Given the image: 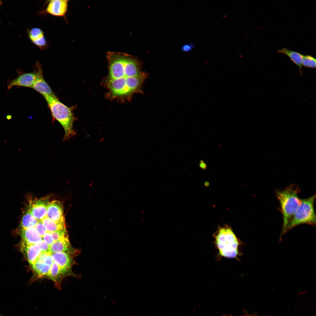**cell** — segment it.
I'll list each match as a JSON object with an SVG mask.
<instances>
[{
  "instance_id": "cell-10",
  "label": "cell",
  "mask_w": 316,
  "mask_h": 316,
  "mask_svg": "<svg viewBox=\"0 0 316 316\" xmlns=\"http://www.w3.org/2000/svg\"><path fill=\"white\" fill-rule=\"evenodd\" d=\"M36 76V71L22 74L9 83L8 86V88L10 89L16 86L32 88L35 80Z\"/></svg>"
},
{
  "instance_id": "cell-13",
  "label": "cell",
  "mask_w": 316,
  "mask_h": 316,
  "mask_svg": "<svg viewBox=\"0 0 316 316\" xmlns=\"http://www.w3.org/2000/svg\"><path fill=\"white\" fill-rule=\"evenodd\" d=\"M21 234L22 242L27 244H38L42 241L35 227L22 229Z\"/></svg>"
},
{
  "instance_id": "cell-6",
  "label": "cell",
  "mask_w": 316,
  "mask_h": 316,
  "mask_svg": "<svg viewBox=\"0 0 316 316\" xmlns=\"http://www.w3.org/2000/svg\"><path fill=\"white\" fill-rule=\"evenodd\" d=\"M68 0H51L48 1L44 13L56 17H64L67 11Z\"/></svg>"
},
{
  "instance_id": "cell-23",
  "label": "cell",
  "mask_w": 316,
  "mask_h": 316,
  "mask_svg": "<svg viewBox=\"0 0 316 316\" xmlns=\"http://www.w3.org/2000/svg\"><path fill=\"white\" fill-rule=\"evenodd\" d=\"M35 228L37 233L42 238L47 232L46 228L42 221H38Z\"/></svg>"
},
{
  "instance_id": "cell-1",
  "label": "cell",
  "mask_w": 316,
  "mask_h": 316,
  "mask_svg": "<svg viewBox=\"0 0 316 316\" xmlns=\"http://www.w3.org/2000/svg\"><path fill=\"white\" fill-rule=\"evenodd\" d=\"M108 74L102 80L107 90L105 98L121 103L131 100L142 88L147 74L142 71V63L135 56L118 52L108 51Z\"/></svg>"
},
{
  "instance_id": "cell-20",
  "label": "cell",
  "mask_w": 316,
  "mask_h": 316,
  "mask_svg": "<svg viewBox=\"0 0 316 316\" xmlns=\"http://www.w3.org/2000/svg\"><path fill=\"white\" fill-rule=\"evenodd\" d=\"M51 266L37 260L32 265L33 269L40 277L47 275L50 269Z\"/></svg>"
},
{
  "instance_id": "cell-27",
  "label": "cell",
  "mask_w": 316,
  "mask_h": 316,
  "mask_svg": "<svg viewBox=\"0 0 316 316\" xmlns=\"http://www.w3.org/2000/svg\"><path fill=\"white\" fill-rule=\"evenodd\" d=\"M194 47L195 45L192 44H185L182 47L181 49L184 52H189L191 51Z\"/></svg>"
},
{
  "instance_id": "cell-25",
  "label": "cell",
  "mask_w": 316,
  "mask_h": 316,
  "mask_svg": "<svg viewBox=\"0 0 316 316\" xmlns=\"http://www.w3.org/2000/svg\"><path fill=\"white\" fill-rule=\"evenodd\" d=\"M42 238L43 241L50 246L54 242L52 237L51 233L50 232H47Z\"/></svg>"
},
{
  "instance_id": "cell-29",
  "label": "cell",
  "mask_w": 316,
  "mask_h": 316,
  "mask_svg": "<svg viewBox=\"0 0 316 316\" xmlns=\"http://www.w3.org/2000/svg\"><path fill=\"white\" fill-rule=\"evenodd\" d=\"M1 3V2H0V3Z\"/></svg>"
},
{
  "instance_id": "cell-8",
  "label": "cell",
  "mask_w": 316,
  "mask_h": 316,
  "mask_svg": "<svg viewBox=\"0 0 316 316\" xmlns=\"http://www.w3.org/2000/svg\"><path fill=\"white\" fill-rule=\"evenodd\" d=\"M37 76L32 88L43 95L55 96L51 88L45 80L40 64L37 63Z\"/></svg>"
},
{
  "instance_id": "cell-24",
  "label": "cell",
  "mask_w": 316,
  "mask_h": 316,
  "mask_svg": "<svg viewBox=\"0 0 316 316\" xmlns=\"http://www.w3.org/2000/svg\"><path fill=\"white\" fill-rule=\"evenodd\" d=\"M52 237L54 241L60 239L67 235L66 231H58L51 233Z\"/></svg>"
},
{
  "instance_id": "cell-14",
  "label": "cell",
  "mask_w": 316,
  "mask_h": 316,
  "mask_svg": "<svg viewBox=\"0 0 316 316\" xmlns=\"http://www.w3.org/2000/svg\"><path fill=\"white\" fill-rule=\"evenodd\" d=\"M22 246L28 262L32 266L42 252L40 246L38 244H27L22 242Z\"/></svg>"
},
{
  "instance_id": "cell-17",
  "label": "cell",
  "mask_w": 316,
  "mask_h": 316,
  "mask_svg": "<svg viewBox=\"0 0 316 316\" xmlns=\"http://www.w3.org/2000/svg\"><path fill=\"white\" fill-rule=\"evenodd\" d=\"M63 274L58 265L54 261L47 276L54 282L55 286L59 289L61 288L59 278Z\"/></svg>"
},
{
  "instance_id": "cell-4",
  "label": "cell",
  "mask_w": 316,
  "mask_h": 316,
  "mask_svg": "<svg viewBox=\"0 0 316 316\" xmlns=\"http://www.w3.org/2000/svg\"><path fill=\"white\" fill-rule=\"evenodd\" d=\"M214 237L216 245L220 256L229 258H237L239 242L231 228L228 226L219 228Z\"/></svg>"
},
{
  "instance_id": "cell-21",
  "label": "cell",
  "mask_w": 316,
  "mask_h": 316,
  "mask_svg": "<svg viewBox=\"0 0 316 316\" xmlns=\"http://www.w3.org/2000/svg\"><path fill=\"white\" fill-rule=\"evenodd\" d=\"M302 66L311 68H315L316 59L313 56L310 55H304L302 63Z\"/></svg>"
},
{
  "instance_id": "cell-9",
  "label": "cell",
  "mask_w": 316,
  "mask_h": 316,
  "mask_svg": "<svg viewBox=\"0 0 316 316\" xmlns=\"http://www.w3.org/2000/svg\"><path fill=\"white\" fill-rule=\"evenodd\" d=\"M46 217L55 222L65 224L62 203L57 200L49 202L47 207Z\"/></svg>"
},
{
  "instance_id": "cell-16",
  "label": "cell",
  "mask_w": 316,
  "mask_h": 316,
  "mask_svg": "<svg viewBox=\"0 0 316 316\" xmlns=\"http://www.w3.org/2000/svg\"><path fill=\"white\" fill-rule=\"evenodd\" d=\"M277 51L279 53L284 54L288 56L291 60L298 66L300 74L301 75L302 74V63L303 55L298 52L289 50L285 48L278 50Z\"/></svg>"
},
{
  "instance_id": "cell-3",
  "label": "cell",
  "mask_w": 316,
  "mask_h": 316,
  "mask_svg": "<svg viewBox=\"0 0 316 316\" xmlns=\"http://www.w3.org/2000/svg\"><path fill=\"white\" fill-rule=\"evenodd\" d=\"M44 97L53 117L59 123L64 130V140L69 139L75 134L73 128L75 118L72 110L61 102L56 96Z\"/></svg>"
},
{
  "instance_id": "cell-11",
  "label": "cell",
  "mask_w": 316,
  "mask_h": 316,
  "mask_svg": "<svg viewBox=\"0 0 316 316\" xmlns=\"http://www.w3.org/2000/svg\"><path fill=\"white\" fill-rule=\"evenodd\" d=\"M51 255L54 261L58 265L63 273L70 271L73 263L70 253L61 252L52 253Z\"/></svg>"
},
{
  "instance_id": "cell-5",
  "label": "cell",
  "mask_w": 316,
  "mask_h": 316,
  "mask_svg": "<svg viewBox=\"0 0 316 316\" xmlns=\"http://www.w3.org/2000/svg\"><path fill=\"white\" fill-rule=\"evenodd\" d=\"M316 195L305 199H301V203L292 219L287 226L285 233L299 225L307 224L315 225L316 214L314 208Z\"/></svg>"
},
{
  "instance_id": "cell-12",
  "label": "cell",
  "mask_w": 316,
  "mask_h": 316,
  "mask_svg": "<svg viewBox=\"0 0 316 316\" xmlns=\"http://www.w3.org/2000/svg\"><path fill=\"white\" fill-rule=\"evenodd\" d=\"M28 35L32 42L40 49L43 50L47 47V41L44 32L41 29L32 28L29 31Z\"/></svg>"
},
{
  "instance_id": "cell-28",
  "label": "cell",
  "mask_w": 316,
  "mask_h": 316,
  "mask_svg": "<svg viewBox=\"0 0 316 316\" xmlns=\"http://www.w3.org/2000/svg\"><path fill=\"white\" fill-rule=\"evenodd\" d=\"M250 316H250H249V315H248V316Z\"/></svg>"
},
{
  "instance_id": "cell-2",
  "label": "cell",
  "mask_w": 316,
  "mask_h": 316,
  "mask_svg": "<svg viewBox=\"0 0 316 316\" xmlns=\"http://www.w3.org/2000/svg\"><path fill=\"white\" fill-rule=\"evenodd\" d=\"M300 189L297 185L292 184L284 189L277 190L276 194L279 202L283 217L281 235L285 230L301 203L298 194Z\"/></svg>"
},
{
  "instance_id": "cell-22",
  "label": "cell",
  "mask_w": 316,
  "mask_h": 316,
  "mask_svg": "<svg viewBox=\"0 0 316 316\" xmlns=\"http://www.w3.org/2000/svg\"><path fill=\"white\" fill-rule=\"evenodd\" d=\"M37 260L50 266L54 262L51 254L49 252H41Z\"/></svg>"
},
{
  "instance_id": "cell-7",
  "label": "cell",
  "mask_w": 316,
  "mask_h": 316,
  "mask_svg": "<svg viewBox=\"0 0 316 316\" xmlns=\"http://www.w3.org/2000/svg\"><path fill=\"white\" fill-rule=\"evenodd\" d=\"M49 202L47 197L31 201L29 211L38 221H42L46 217L47 207Z\"/></svg>"
},
{
  "instance_id": "cell-19",
  "label": "cell",
  "mask_w": 316,
  "mask_h": 316,
  "mask_svg": "<svg viewBox=\"0 0 316 316\" xmlns=\"http://www.w3.org/2000/svg\"><path fill=\"white\" fill-rule=\"evenodd\" d=\"M38 221L28 210L26 212L22 217L21 225L22 229H25L30 227H35Z\"/></svg>"
},
{
  "instance_id": "cell-15",
  "label": "cell",
  "mask_w": 316,
  "mask_h": 316,
  "mask_svg": "<svg viewBox=\"0 0 316 316\" xmlns=\"http://www.w3.org/2000/svg\"><path fill=\"white\" fill-rule=\"evenodd\" d=\"M73 249L67 235L54 242L50 246L49 252L52 253L63 252L70 254Z\"/></svg>"
},
{
  "instance_id": "cell-18",
  "label": "cell",
  "mask_w": 316,
  "mask_h": 316,
  "mask_svg": "<svg viewBox=\"0 0 316 316\" xmlns=\"http://www.w3.org/2000/svg\"><path fill=\"white\" fill-rule=\"evenodd\" d=\"M42 221L47 232L51 233L56 231H66L65 223L55 222L46 217Z\"/></svg>"
},
{
  "instance_id": "cell-26",
  "label": "cell",
  "mask_w": 316,
  "mask_h": 316,
  "mask_svg": "<svg viewBox=\"0 0 316 316\" xmlns=\"http://www.w3.org/2000/svg\"><path fill=\"white\" fill-rule=\"evenodd\" d=\"M38 244L42 252H49L50 245L44 241L42 240Z\"/></svg>"
}]
</instances>
